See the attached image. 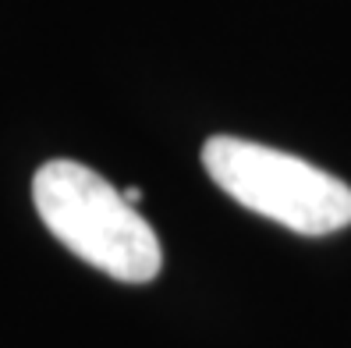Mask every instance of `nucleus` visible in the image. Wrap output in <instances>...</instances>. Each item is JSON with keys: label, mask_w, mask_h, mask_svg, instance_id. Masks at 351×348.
<instances>
[{"label": "nucleus", "mask_w": 351, "mask_h": 348, "mask_svg": "<svg viewBox=\"0 0 351 348\" xmlns=\"http://www.w3.org/2000/svg\"><path fill=\"white\" fill-rule=\"evenodd\" d=\"M47 231L89 267L125 284H149L163 267L160 238L138 207L78 160H47L32 178Z\"/></svg>", "instance_id": "1"}, {"label": "nucleus", "mask_w": 351, "mask_h": 348, "mask_svg": "<svg viewBox=\"0 0 351 348\" xmlns=\"http://www.w3.org/2000/svg\"><path fill=\"white\" fill-rule=\"evenodd\" d=\"M202 167L245 210L295 235L323 238L351 224V185L295 153L238 135H213L202 146Z\"/></svg>", "instance_id": "2"}, {"label": "nucleus", "mask_w": 351, "mask_h": 348, "mask_svg": "<svg viewBox=\"0 0 351 348\" xmlns=\"http://www.w3.org/2000/svg\"><path fill=\"white\" fill-rule=\"evenodd\" d=\"M121 192H125V199L132 202V207H138V202H142V189H135V185H128V189H121Z\"/></svg>", "instance_id": "3"}]
</instances>
